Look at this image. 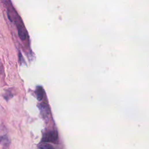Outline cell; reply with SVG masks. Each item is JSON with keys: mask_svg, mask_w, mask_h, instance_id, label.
<instances>
[{"mask_svg": "<svg viewBox=\"0 0 149 149\" xmlns=\"http://www.w3.org/2000/svg\"><path fill=\"white\" fill-rule=\"evenodd\" d=\"M43 89H42L41 88H38V90H37V97L39 98V100H41L42 98H43Z\"/></svg>", "mask_w": 149, "mask_h": 149, "instance_id": "3", "label": "cell"}, {"mask_svg": "<svg viewBox=\"0 0 149 149\" xmlns=\"http://www.w3.org/2000/svg\"><path fill=\"white\" fill-rule=\"evenodd\" d=\"M17 27H18V35L19 38L22 40H26L27 37V32L23 24L21 23L18 24Z\"/></svg>", "mask_w": 149, "mask_h": 149, "instance_id": "1", "label": "cell"}, {"mask_svg": "<svg viewBox=\"0 0 149 149\" xmlns=\"http://www.w3.org/2000/svg\"><path fill=\"white\" fill-rule=\"evenodd\" d=\"M38 149H54L52 146L48 144H42L38 147Z\"/></svg>", "mask_w": 149, "mask_h": 149, "instance_id": "2", "label": "cell"}]
</instances>
